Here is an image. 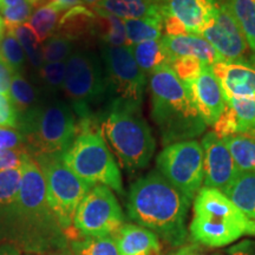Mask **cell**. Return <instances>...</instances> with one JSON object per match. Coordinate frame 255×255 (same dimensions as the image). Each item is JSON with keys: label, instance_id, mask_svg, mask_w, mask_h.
<instances>
[{"label": "cell", "instance_id": "6da1fadb", "mask_svg": "<svg viewBox=\"0 0 255 255\" xmlns=\"http://www.w3.org/2000/svg\"><path fill=\"white\" fill-rule=\"evenodd\" d=\"M8 244L31 255L47 254L68 246V237L47 201L44 175L30 155L23 162Z\"/></svg>", "mask_w": 255, "mask_h": 255}, {"label": "cell", "instance_id": "7a4b0ae2", "mask_svg": "<svg viewBox=\"0 0 255 255\" xmlns=\"http://www.w3.org/2000/svg\"><path fill=\"white\" fill-rule=\"evenodd\" d=\"M191 201L157 170L131 184L127 199L129 218L174 247L188 238L187 219Z\"/></svg>", "mask_w": 255, "mask_h": 255}, {"label": "cell", "instance_id": "3957f363", "mask_svg": "<svg viewBox=\"0 0 255 255\" xmlns=\"http://www.w3.org/2000/svg\"><path fill=\"white\" fill-rule=\"evenodd\" d=\"M151 117L164 145L190 141L205 132L207 124L197 110L186 83L170 65L156 69L149 76Z\"/></svg>", "mask_w": 255, "mask_h": 255}, {"label": "cell", "instance_id": "277c9868", "mask_svg": "<svg viewBox=\"0 0 255 255\" xmlns=\"http://www.w3.org/2000/svg\"><path fill=\"white\" fill-rule=\"evenodd\" d=\"M17 129L25 137L27 154L36 157L63 154L75 141L82 124L69 103L44 96L36 109L18 121Z\"/></svg>", "mask_w": 255, "mask_h": 255}, {"label": "cell", "instance_id": "5b68a950", "mask_svg": "<svg viewBox=\"0 0 255 255\" xmlns=\"http://www.w3.org/2000/svg\"><path fill=\"white\" fill-rule=\"evenodd\" d=\"M247 218L222 191L202 188L194 201L190 237L197 244L218 248L231 245L246 234Z\"/></svg>", "mask_w": 255, "mask_h": 255}, {"label": "cell", "instance_id": "8992f818", "mask_svg": "<svg viewBox=\"0 0 255 255\" xmlns=\"http://www.w3.org/2000/svg\"><path fill=\"white\" fill-rule=\"evenodd\" d=\"M102 120V135L128 171L148 167L156 149L151 129L141 110L110 108Z\"/></svg>", "mask_w": 255, "mask_h": 255}, {"label": "cell", "instance_id": "52a82bcc", "mask_svg": "<svg viewBox=\"0 0 255 255\" xmlns=\"http://www.w3.org/2000/svg\"><path fill=\"white\" fill-rule=\"evenodd\" d=\"M63 92L79 122L94 123L98 108L107 105V82L101 56L88 47H76L65 62Z\"/></svg>", "mask_w": 255, "mask_h": 255}, {"label": "cell", "instance_id": "ba28073f", "mask_svg": "<svg viewBox=\"0 0 255 255\" xmlns=\"http://www.w3.org/2000/svg\"><path fill=\"white\" fill-rule=\"evenodd\" d=\"M81 124L82 129L75 141L62 154L64 163L91 187L102 184L123 194L119 164L108 148L101 130H95L94 123Z\"/></svg>", "mask_w": 255, "mask_h": 255}, {"label": "cell", "instance_id": "9c48e42d", "mask_svg": "<svg viewBox=\"0 0 255 255\" xmlns=\"http://www.w3.org/2000/svg\"><path fill=\"white\" fill-rule=\"evenodd\" d=\"M101 59L107 82V105L110 108L141 110L146 75L137 65L130 46L101 45Z\"/></svg>", "mask_w": 255, "mask_h": 255}, {"label": "cell", "instance_id": "30bf717a", "mask_svg": "<svg viewBox=\"0 0 255 255\" xmlns=\"http://www.w3.org/2000/svg\"><path fill=\"white\" fill-rule=\"evenodd\" d=\"M32 158L44 175L49 205L66 234L73 227L79 203L92 187L70 170L64 163L62 154L39 155Z\"/></svg>", "mask_w": 255, "mask_h": 255}, {"label": "cell", "instance_id": "8fae6325", "mask_svg": "<svg viewBox=\"0 0 255 255\" xmlns=\"http://www.w3.org/2000/svg\"><path fill=\"white\" fill-rule=\"evenodd\" d=\"M157 171L190 201L205 180L203 149L195 139L165 145L156 158Z\"/></svg>", "mask_w": 255, "mask_h": 255}, {"label": "cell", "instance_id": "7c38bea8", "mask_svg": "<svg viewBox=\"0 0 255 255\" xmlns=\"http://www.w3.org/2000/svg\"><path fill=\"white\" fill-rule=\"evenodd\" d=\"M124 214L110 188L97 184L79 203L73 228L83 237H115L122 228Z\"/></svg>", "mask_w": 255, "mask_h": 255}, {"label": "cell", "instance_id": "4fadbf2b", "mask_svg": "<svg viewBox=\"0 0 255 255\" xmlns=\"http://www.w3.org/2000/svg\"><path fill=\"white\" fill-rule=\"evenodd\" d=\"M216 0H161V13L167 36L201 34L215 17Z\"/></svg>", "mask_w": 255, "mask_h": 255}, {"label": "cell", "instance_id": "5bb4252c", "mask_svg": "<svg viewBox=\"0 0 255 255\" xmlns=\"http://www.w3.org/2000/svg\"><path fill=\"white\" fill-rule=\"evenodd\" d=\"M201 145L203 149L205 187L223 193L237 180L241 170L235 163L223 138L214 131H209L203 136Z\"/></svg>", "mask_w": 255, "mask_h": 255}, {"label": "cell", "instance_id": "9a60e30c", "mask_svg": "<svg viewBox=\"0 0 255 255\" xmlns=\"http://www.w3.org/2000/svg\"><path fill=\"white\" fill-rule=\"evenodd\" d=\"M201 36L212 44L225 62L244 60L248 43L225 2L219 4L214 19Z\"/></svg>", "mask_w": 255, "mask_h": 255}, {"label": "cell", "instance_id": "2e32d148", "mask_svg": "<svg viewBox=\"0 0 255 255\" xmlns=\"http://www.w3.org/2000/svg\"><path fill=\"white\" fill-rule=\"evenodd\" d=\"M186 84L205 123L214 126L227 107V101L212 66H203L200 75Z\"/></svg>", "mask_w": 255, "mask_h": 255}, {"label": "cell", "instance_id": "e0dca14e", "mask_svg": "<svg viewBox=\"0 0 255 255\" xmlns=\"http://www.w3.org/2000/svg\"><path fill=\"white\" fill-rule=\"evenodd\" d=\"M212 69L226 97L255 98V62H221Z\"/></svg>", "mask_w": 255, "mask_h": 255}, {"label": "cell", "instance_id": "ac0fdd59", "mask_svg": "<svg viewBox=\"0 0 255 255\" xmlns=\"http://www.w3.org/2000/svg\"><path fill=\"white\" fill-rule=\"evenodd\" d=\"M165 49L168 50L173 62L180 57H194L205 65L213 66L225 62L212 44L199 34H178V36H162Z\"/></svg>", "mask_w": 255, "mask_h": 255}, {"label": "cell", "instance_id": "d6986e66", "mask_svg": "<svg viewBox=\"0 0 255 255\" xmlns=\"http://www.w3.org/2000/svg\"><path fill=\"white\" fill-rule=\"evenodd\" d=\"M121 255H161L158 237L138 225H123L114 237Z\"/></svg>", "mask_w": 255, "mask_h": 255}, {"label": "cell", "instance_id": "ffe728a7", "mask_svg": "<svg viewBox=\"0 0 255 255\" xmlns=\"http://www.w3.org/2000/svg\"><path fill=\"white\" fill-rule=\"evenodd\" d=\"M21 167L0 171V245L8 244L12 213L20 189Z\"/></svg>", "mask_w": 255, "mask_h": 255}, {"label": "cell", "instance_id": "44dd1931", "mask_svg": "<svg viewBox=\"0 0 255 255\" xmlns=\"http://www.w3.org/2000/svg\"><path fill=\"white\" fill-rule=\"evenodd\" d=\"M96 13H107L123 19L162 18L161 0H101L91 6Z\"/></svg>", "mask_w": 255, "mask_h": 255}, {"label": "cell", "instance_id": "7402d4cb", "mask_svg": "<svg viewBox=\"0 0 255 255\" xmlns=\"http://www.w3.org/2000/svg\"><path fill=\"white\" fill-rule=\"evenodd\" d=\"M95 12L85 5L76 6L63 14L56 33L62 34L75 43L87 40L89 37H95Z\"/></svg>", "mask_w": 255, "mask_h": 255}, {"label": "cell", "instance_id": "603a6c76", "mask_svg": "<svg viewBox=\"0 0 255 255\" xmlns=\"http://www.w3.org/2000/svg\"><path fill=\"white\" fill-rule=\"evenodd\" d=\"M8 97L13 104L19 121L36 109L43 101L44 94L33 82L28 81L23 73H14Z\"/></svg>", "mask_w": 255, "mask_h": 255}, {"label": "cell", "instance_id": "cb8c5ba5", "mask_svg": "<svg viewBox=\"0 0 255 255\" xmlns=\"http://www.w3.org/2000/svg\"><path fill=\"white\" fill-rule=\"evenodd\" d=\"M132 51V56L135 58L137 65L145 73L146 77L150 76L156 69L163 65H171L173 59L165 49L163 41L161 39L143 41L130 46Z\"/></svg>", "mask_w": 255, "mask_h": 255}, {"label": "cell", "instance_id": "d4e9b609", "mask_svg": "<svg viewBox=\"0 0 255 255\" xmlns=\"http://www.w3.org/2000/svg\"><path fill=\"white\" fill-rule=\"evenodd\" d=\"M247 218L255 220V173H242L223 191Z\"/></svg>", "mask_w": 255, "mask_h": 255}, {"label": "cell", "instance_id": "484cf974", "mask_svg": "<svg viewBox=\"0 0 255 255\" xmlns=\"http://www.w3.org/2000/svg\"><path fill=\"white\" fill-rule=\"evenodd\" d=\"M65 12V9L49 1H43L37 6L27 23L36 31L41 44L56 33L60 19Z\"/></svg>", "mask_w": 255, "mask_h": 255}, {"label": "cell", "instance_id": "4316f807", "mask_svg": "<svg viewBox=\"0 0 255 255\" xmlns=\"http://www.w3.org/2000/svg\"><path fill=\"white\" fill-rule=\"evenodd\" d=\"M94 34L100 39L101 45L128 46L123 19L115 15L96 13Z\"/></svg>", "mask_w": 255, "mask_h": 255}, {"label": "cell", "instance_id": "83f0119b", "mask_svg": "<svg viewBox=\"0 0 255 255\" xmlns=\"http://www.w3.org/2000/svg\"><path fill=\"white\" fill-rule=\"evenodd\" d=\"M126 26L128 46L136 45L143 41L157 40L162 38V27L163 19L157 17L126 19Z\"/></svg>", "mask_w": 255, "mask_h": 255}, {"label": "cell", "instance_id": "f1b7e54d", "mask_svg": "<svg viewBox=\"0 0 255 255\" xmlns=\"http://www.w3.org/2000/svg\"><path fill=\"white\" fill-rule=\"evenodd\" d=\"M242 173H255V138L248 135H233L223 138Z\"/></svg>", "mask_w": 255, "mask_h": 255}, {"label": "cell", "instance_id": "f546056e", "mask_svg": "<svg viewBox=\"0 0 255 255\" xmlns=\"http://www.w3.org/2000/svg\"><path fill=\"white\" fill-rule=\"evenodd\" d=\"M225 5L244 32L248 45L255 52V1L254 0H226Z\"/></svg>", "mask_w": 255, "mask_h": 255}, {"label": "cell", "instance_id": "4dcf8cb0", "mask_svg": "<svg viewBox=\"0 0 255 255\" xmlns=\"http://www.w3.org/2000/svg\"><path fill=\"white\" fill-rule=\"evenodd\" d=\"M44 0H0V15L6 27L26 24L32 13Z\"/></svg>", "mask_w": 255, "mask_h": 255}, {"label": "cell", "instance_id": "1f68e13d", "mask_svg": "<svg viewBox=\"0 0 255 255\" xmlns=\"http://www.w3.org/2000/svg\"><path fill=\"white\" fill-rule=\"evenodd\" d=\"M11 30L13 31L14 36L17 37L21 47H23L30 66L33 69L34 73L38 72L41 66L44 65V59L43 44L38 38L36 31L30 26L28 23L19 25L17 27H12Z\"/></svg>", "mask_w": 255, "mask_h": 255}, {"label": "cell", "instance_id": "d6a6232c", "mask_svg": "<svg viewBox=\"0 0 255 255\" xmlns=\"http://www.w3.org/2000/svg\"><path fill=\"white\" fill-rule=\"evenodd\" d=\"M34 84L39 88L44 96L58 97L63 91L65 78V63H44L40 70L34 73Z\"/></svg>", "mask_w": 255, "mask_h": 255}, {"label": "cell", "instance_id": "836d02e7", "mask_svg": "<svg viewBox=\"0 0 255 255\" xmlns=\"http://www.w3.org/2000/svg\"><path fill=\"white\" fill-rule=\"evenodd\" d=\"M75 255H121L114 237H85L71 242Z\"/></svg>", "mask_w": 255, "mask_h": 255}, {"label": "cell", "instance_id": "e575fe53", "mask_svg": "<svg viewBox=\"0 0 255 255\" xmlns=\"http://www.w3.org/2000/svg\"><path fill=\"white\" fill-rule=\"evenodd\" d=\"M0 58L13 70L14 73L24 75L27 59L23 47L11 28L6 27L4 36L0 39Z\"/></svg>", "mask_w": 255, "mask_h": 255}, {"label": "cell", "instance_id": "d590c367", "mask_svg": "<svg viewBox=\"0 0 255 255\" xmlns=\"http://www.w3.org/2000/svg\"><path fill=\"white\" fill-rule=\"evenodd\" d=\"M226 101L237 115L239 135H248L255 138V98L226 97Z\"/></svg>", "mask_w": 255, "mask_h": 255}, {"label": "cell", "instance_id": "8d00e7d4", "mask_svg": "<svg viewBox=\"0 0 255 255\" xmlns=\"http://www.w3.org/2000/svg\"><path fill=\"white\" fill-rule=\"evenodd\" d=\"M75 49V41L62 34L55 33L43 43L44 63H65Z\"/></svg>", "mask_w": 255, "mask_h": 255}, {"label": "cell", "instance_id": "74e56055", "mask_svg": "<svg viewBox=\"0 0 255 255\" xmlns=\"http://www.w3.org/2000/svg\"><path fill=\"white\" fill-rule=\"evenodd\" d=\"M170 66L181 81L189 83L200 75L205 64L194 57H180L175 59Z\"/></svg>", "mask_w": 255, "mask_h": 255}, {"label": "cell", "instance_id": "f35d334b", "mask_svg": "<svg viewBox=\"0 0 255 255\" xmlns=\"http://www.w3.org/2000/svg\"><path fill=\"white\" fill-rule=\"evenodd\" d=\"M214 132L221 138L225 137L239 135V122L234 110L227 104L220 119L214 124Z\"/></svg>", "mask_w": 255, "mask_h": 255}, {"label": "cell", "instance_id": "ab89813d", "mask_svg": "<svg viewBox=\"0 0 255 255\" xmlns=\"http://www.w3.org/2000/svg\"><path fill=\"white\" fill-rule=\"evenodd\" d=\"M0 148L26 151L25 137L15 128L0 127Z\"/></svg>", "mask_w": 255, "mask_h": 255}, {"label": "cell", "instance_id": "60d3db41", "mask_svg": "<svg viewBox=\"0 0 255 255\" xmlns=\"http://www.w3.org/2000/svg\"><path fill=\"white\" fill-rule=\"evenodd\" d=\"M28 154L25 150L0 148V171L21 167Z\"/></svg>", "mask_w": 255, "mask_h": 255}, {"label": "cell", "instance_id": "b9f144b4", "mask_svg": "<svg viewBox=\"0 0 255 255\" xmlns=\"http://www.w3.org/2000/svg\"><path fill=\"white\" fill-rule=\"evenodd\" d=\"M0 127L18 128V116L8 96L0 94Z\"/></svg>", "mask_w": 255, "mask_h": 255}, {"label": "cell", "instance_id": "7bdbcfd3", "mask_svg": "<svg viewBox=\"0 0 255 255\" xmlns=\"http://www.w3.org/2000/svg\"><path fill=\"white\" fill-rule=\"evenodd\" d=\"M13 75V70L0 58V94L1 95L8 96Z\"/></svg>", "mask_w": 255, "mask_h": 255}, {"label": "cell", "instance_id": "ee69618b", "mask_svg": "<svg viewBox=\"0 0 255 255\" xmlns=\"http://www.w3.org/2000/svg\"><path fill=\"white\" fill-rule=\"evenodd\" d=\"M228 255H255V241L245 240L227 250Z\"/></svg>", "mask_w": 255, "mask_h": 255}, {"label": "cell", "instance_id": "f6af8a7d", "mask_svg": "<svg viewBox=\"0 0 255 255\" xmlns=\"http://www.w3.org/2000/svg\"><path fill=\"white\" fill-rule=\"evenodd\" d=\"M44 1L52 2V4L59 6L60 8L65 9V11H68V9L72 7H76V6L84 5L83 0H44Z\"/></svg>", "mask_w": 255, "mask_h": 255}, {"label": "cell", "instance_id": "bcb514c9", "mask_svg": "<svg viewBox=\"0 0 255 255\" xmlns=\"http://www.w3.org/2000/svg\"><path fill=\"white\" fill-rule=\"evenodd\" d=\"M0 255H21V251L14 245L1 244L0 245Z\"/></svg>", "mask_w": 255, "mask_h": 255}, {"label": "cell", "instance_id": "7dc6e473", "mask_svg": "<svg viewBox=\"0 0 255 255\" xmlns=\"http://www.w3.org/2000/svg\"><path fill=\"white\" fill-rule=\"evenodd\" d=\"M49 255H75L72 253L71 248H68V246L64 247V248H60V250H56V251H52L50 252V253H47Z\"/></svg>", "mask_w": 255, "mask_h": 255}, {"label": "cell", "instance_id": "c3c4849f", "mask_svg": "<svg viewBox=\"0 0 255 255\" xmlns=\"http://www.w3.org/2000/svg\"><path fill=\"white\" fill-rule=\"evenodd\" d=\"M191 248H193V246H184V247H181L180 250L175 252V253L170 254V255H189Z\"/></svg>", "mask_w": 255, "mask_h": 255}, {"label": "cell", "instance_id": "681fc988", "mask_svg": "<svg viewBox=\"0 0 255 255\" xmlns=\"http://www.w3.org/2000/svg\"><path fill=\"white\" fill-rule=\"evenodd\" d=\"M246 234L252 235V237H255V220L250 219V225H248Z\"/></svg>", "mask_w": 255, "mask_h": 255}, {"label": "cell", "instance_id": "f907efd6", "mask_svg": "<svg viewBox=\"0 0 255 255\" xmlns=\"http://www.w3.org/2000/svg\"><path fill=\"white\" fill-rule=\"evenodd\" d=\"M5 31H6V25L4 23V20H2L1 15H0V39H1L2 36H4Z\"/></svg>", "mask_w": 255, "mask_h": 255}, {"label": "cell", "instance_id": "816d5d0a", "mask_svg": "<svg viewBox=\"0 0 255 255\" xmlns=\"http://www.w3.org/2000/svg\"><path fill=\"white\" fill-rule=\"evenodd\" d=\"M189 255H206V254H200L199 252H197V248H196L195 246H193V248H191ZM216 255H218V254H216Z\"/></svg>", "mask_w": 255, "mask_h": 255}, {"label": "cell", "instance_id": "f5cc1de1", "mask_svg": "<svg viewBox=\"0 0 255 255\" xmlns=\"http://www.w3.org/2000/svg\"><path fill=\"white\" fill-rule=\"evenodd\" d=\"M83 1L85 2V4H88V5H90V6H92V5H95L96 2H98V1H101V0H83Z\"/></svg>", "mask_w": 255, "mask_h": 255}, {"label": "cell", "instance_id": "db71d44e", "mask_svg": "<svg viewBox=\"0 0 255 255\" xmlns=\"http://www.w3.org/2000/svg\"><path fill=\"white\" fill-rule=\"evenodd\" d=\"M27 255H31V254H27Z\"/></svg>", "mask_w": 255, "mask_h": 255}, {"label": "cell", "instance_id": "11a10c76", "mask_svg": "<svg viewBox=\"0 0 255 255\" xmlns=\"http://www.w3.org/2000/svg\"><path fill=\"white\" fill-rule=\"evenodd\" d=\"M254 1H255V0H254Z\"/></svg>", "mask_w": 255, "mask_h": 255}]
</instances>
